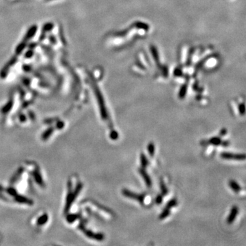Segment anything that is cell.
Listing matches in <instances>:
<instances>
[{"instance_id": "5b68a950", "label": "cell", "mask_w": 246, "mask_h": 246, "mask_svg": "<svg viewBox=\"0 0 246 246\" xmlns=\"http://www.w3.org/2000/svg\"><path fill=\"white\" fill-rule=\"evenodd\" d=\"M229 186L235 192H239L240 191L241 189V187L238 184V183H237L236 181L233 180L230 181Z\"/></svg>"}, {"instance_id": "6da1fadb", "label": "cell", "mask_w": 246, "mask_h": 246, "mask_svg": "<svg viewBox=\"0 0 246 246\" xmlns=\"http://www.w3.org/2000/svg\"><path fill=\"white\" fill-rule=\"evenodd\" d=\"M123 194L127 197H129V198L137 200L142 204H143L144 200L145 197L144 194H138V193H135L134 192H132L126 189L123 190Z\"/></svg>"}, {"instance_id": "9c48e42d", "label": "cell", "mask_w": 246, "mask_h": 246, "mask_svg": "<svg viewBox=\"0 0 246 246\" xmlns=\"http://www.w3.org/2000/svg\"><path fill=\"white\" fill-rule=\"evenodd\" d=\"M170 209H168V208L166 207V209H165L162 212H161L160 216H159V218H160L161 220H163V219L167 218V217H168V215H170Z\"/></svg>"}, {"instance_id": "3957f363", "label": "cell", "mask_w": 246, "mask_h": 246, "mask_svg": "<svg viewBox=\"0 0 246 246\" xmlns=\"http://www.w3.org/2000/svg\"><path fill=\"white\" fill-rule=\"evenodd\" d=\"M139 172L140 174V175L142 176V177L143 178L144 181V182L146 183L147 187H150L152 186V181H151V179H150V177H149L148 174L146 172V170H145L143 168H140Z\"/></svg>"}, {"instance_id": "52a82bcc", "label": "cell", "mask_w": 246, "mask_h": 246, "mask_svg": "<svg viewBox=\"0 0 246 246\" xmlns=\"http://www.w3.org/2000/svg\"><path fill=\"white\" fill-rule=\"evenodd\" d=\"M222 142H223L222 141V140H221L220 137H212L209 140V144H213V145H215V146H218V145L222 144Z\"/></svg>"}, {"instance_id": "30bf717a", "label": "cell", "mask_w": 246, "mask_h": 246, "mask_svg": "<svg viewBox=\"0 0 246 246\" xmlns=\"http://www.w3.org/2000/svg\"><path fill=\"white\" fill-rule=\"evenodd\" d=\"M177 200H176V199H172V200L169 201V202H168V204H166V207L168 208V209H170L171 208L174 207V206H175L176 205H177Z\"/></svg>"}, {"instance_id": "8992f818", "label": "cell", "mask_w": 246, "mask_h": 246, "mask_svg": "<svg viewBox=\"0 0 246 246\" xmlns=\"http://www.w3.org/2000/svg\"><path fill=\"white\" fill-rule=\"evenodd\" d=\"M140 163H141L142 167L143 168H145L146 167L148 166L149 162H148V159L146 158V155L143 153H142L140 155Z\"/></svg>"}, {"instance_id": "7c38bea8", "label": "cell", "mask_w": 246, "mask_h": 246, "mask_svg": "<svg viewBox=\"0 0 246 246\" xmlns=\"http://www.w3.org/2000/svg\"><path fill=\"white\" fill-rule=\"evenodd\" d=\"M110 137L113 140H117L118 138V133L116 131H113L111 133Z\"/></svg>"}, {"instance_id": "5bb4252c", "label": "cell", "mask_w": 246, "mask_h": 246, "mask_svg": "<svg viewBox=\"0 0 246 246\" xmlns=\"http://www.w3.org/2000/svg\"><path fill=\"white\" fill-rule=\"evenodd\" d=\"M239 113L241 114H244V113H245V105H241L239 107Z\"/></svg>"}, {"instance_id": "8fae6325", "label": "cell", "mask_w": 246, "mask_h": 246, "mask_svg": "<svg viewBox=\"0 0 246 246\" xmlns=\"http://www.w3.org/2000/svg\"><path fill=\"white\" fill-rule=\"evenodd\" d=\"M161 191H162L163 195H166L167 193H168V189H167L166 185H165L164 183H161Z\"/></svg>"}, {"instance_id": "4fadbf2b", "label": "cell", "mask_w": 246, "mask_h": 246, "mask_svg": "<svg viewBox=\"0 0 246 246\" xmlns=\"http://www.w3.org/2000/svg\"><path fill=\"white\" fill-rule=\"evenodd\" d=\"M163 201V197L161 196V195H158L157 197H156V203L157 204H161V202H162Z\"/></svg>"}, {"instance_id": "9a60e30c", "label": "cell", "mask_w": 246, "mask_h": 246, "mask_svg": "<svg viewBox=\"0 0 246 246\" xmlns=\"http://www.w3.org/2000/svg\"><path fill=\"white\" fill-rule=\"evenodd\" d=\"M226 133H227V131H226V129H223L220 131V135H226Z\"/></svg>"}, {"instance_id": "ba28073f", "label": "cell", "mask_w": 246, "mask_h": 246, "mask_svg": "<svg viewBox=\"0 0 246 246\" xmlns=\"http://www.w3.org/2000/svg\"><path fill=\"white\" fill-rule=\"evenodd\" d=\"M147 150H148L149 155L151 156V157H153L154 155H155V144H154L153 143L149 144L148 146H147Z\"/></svg>"}, {"instance_id": "7a4b0ae2", "label": "cell", "mask_w": 246, "mask_h": 246, "mask_svg": "<svg viewBox=\"0 0 246 246\" xmlns=\"http://www.w3.org/2000/svg\"><path fill=\"white\" fill-rule=\"evenodd\" d=\"M221 157L224 159H228V160H236V161H241L245 160V156L244 154H233L230 153V152H222L221 154Z\"/></svg>"}, {"instance_id": "277c9868", "label": "cell", "mask_w": 246, "mask_h": 246, "mask_svg": "<svg viewBox=\"0 0 246 246\" xmlns=\"http://www.w3.org/2000/svg\"><path fill=\"white\" fill-rule=\"evenodd\" d=\"M239 213V209L237 206H234L232 208V209H231L230 213V214L228 215V217L227 218V222L228 224H232L233 222L235 220V219H236L237 216Z\"/></svg>"}]
</instances>
